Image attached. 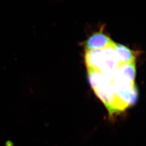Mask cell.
Listing matches in <instances>:
<instances>
[{"instance_id": "277c9868", "label": "cell", "mask_w": 146, "mask_h": 146, "mask_svg": "<svg viewBox=\"0 0 146 146\" xmlns=\"http://www.w3.org/2000/svg\"><path fill=\"white\" fill-rule=\"evenodd\" d=\"M114 42L102 31L96 32L84 42L86 50H102L112 46Z\"/></svg>"}, {"instance_id": "7a4b0ae2", "label": "cell", "mask_w": 146, "mask_h": 146, "mask_svg": "<svg viewBox=\"0 0 146 146\" xmlns=\"http://www.w3.org/2000/svg\"><path fill=\"white\" fill-rule=\"evenodd\" d=\"M115 43V42H114ZM114 43L101 50V57L98 71L105 76L113 78L120 65L114 49Z\"/></svg>"}, {"instance_id": "3957f363", "label": "cell", "mask_w": 146, "mask_h": 146, "mask_svg": "<svg viewBox=\"0 0 146 146\" xmlns=\"http://www.w3.org/2000/svg\"><path fill=\"white\" fill-rule=\"evenodd\" d=\"M135 76V63L120 64L113 76V86L125 87L134 85Z\"/></svg>"}, {"instance_id": "6da1fadb", "label": "cell", "mask_w": 146, "mask_h": 146, "mask_svg": "<svg viewBox=\"0 0 146 146\" xmlns=\"http://www.w3.org/2000/svg\"><path fill=\"white\" fill-rule=\"evenodd\" d=\"M94 92L106 107L110 115L120 113L127 108L115 94L113 81H107Z\"/></svg>"}, {"instance_id": "5b68a950", "label": "cell", "mask_w": 146, "mask_h": 146, "mask_svg": "<svg viewBox=\"0 0 146 146\" xmlns=\"http://www.w3.org/2000/svg\"><path fill=\"white\" fill-rule=\"evenodd\" d=\"M113 87L115 94L127 108L135 104L137 98L135 84L125 87Z\"/></svg>"}, {"instance_id": "8992f818", "label": "cell", "mask_w": 146, "mask_h": 146, "mask_svg": "<svg viewBox=\"0 0 146 146\" xmlns=\"http://www.w3.org/2000/svg\"><path fill=\"white\" fill-rule=\"evenodd\" d=\"M114 49L120 64L135 63V54L129 48L124 45L115 43Z\"/></svg>"}]
</instances>
